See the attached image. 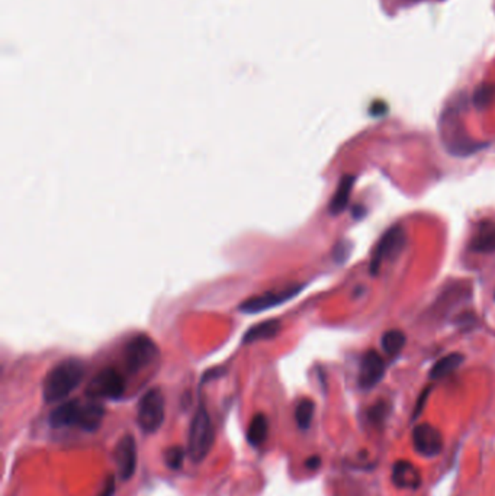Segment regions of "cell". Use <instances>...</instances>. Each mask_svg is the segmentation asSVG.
I'll list each match as a JSON object with an SVG mask.
<instances>
[{
  "mask_svg": "<svg viewBox=\"0 0 495 496\" xmlns=\"http://www.w3.org/2000/svg\"><path fill=\"white\" fill-rule=\"evenodd\" d=\"M84 372V364L79 359H66L55 364L42 385L44 401L54 404L67 398L81 384Z\"/></svg>",
  "mask_w": 495,
  "mask_h": 496,
  "instance_id": "6da1fadb",
  "label": "cell"
},
{
  "mask_svg": "<svg viewBox=\"0 0 495 496\" xmlns=\"http://www.w3.org/2000/svg\"><path fill=\"white\" fill-rule=\"evenodd\" d=\"M215 443V431L208 410L201 406L191 422L188 453L195 463H201L209 455Z\"/></svg>",
  "mask_w": 495,
  "mask_h": 496,
  "instance_id": "7a4b0ae2",
  "label": "cell"
},
{
  "mask_svg": "<svg viewBox=\"0 0 495 496\" xmlns=\"http://www.w3.org/2000/svg\"><path fill=\"white\" fill-rule=\"evenodd\" d=\"M166 417V401L160 389H150L138 404V425L144 433L159 431Z\"/></svg>",
  "mask_w": 495,
  "mask_h": 496,
  "instance_id": "3957f363",
  "label": "cell"
},
{
  "mask_svg": "<svg viewBox=\"0 0 495 496\" xmlns=\"http://www.w3.org/2000/svg\"><path fill=\"white\" fill-rule=\"evenodd\" d=\"M125 390L122 376L114 368L99 372L86 388V395L92 399H117Z\"/></svg>",
  "mask_w": 495,
  "mask_h": 496,
  "instance_id": "277c9868",
  "label": "cell"
},
{
  "mask_svg": "<svg viewBox=\"0 0 495 496\" xmlns=\"http://www.w3.org/2000/svg\"><path fill=\"white\" fill-rule=\"evenodd\" d=\"M405 247V232L401 226H392L384 235L376 246L373 252L371 272L376 275L380 268V264L387 260H394Z\"/></svg>",
  "mask_w": 495,
  "mask_h": 496,
  "instance_id": "5b68a950",
  "label": "cell"
},
{
  "mask_svg": "<svg viewBox=\"0 0 495 496\" xmlns=\"http://www.w3.org/2000/svg\"><path fill=\"white\" fill-rule=\"evenodd\" d=\"M302 286H289L285 289H276L262 293L259 296H253L246 302L240 305V310L246 314H260L267 309H272L282 304L288 302L301 292Z\"/></svg>",
  "mask_w": 495,
  "mask_h": 496,
  "instance_id": "8992f818",
  "label": "cell"
},
{
  "mask_svg": "<svg viewBox=\"0 0 495 496\" xmlns=\"http://www.w3.org/2000/svg\"><path fill=\"white\" fill-rule=\"evenodd\" d=\"M159 350L157 346L154 344L153 339L147 335H137L126 346L125 357L126 366L131 372H138L141 368L147 367L153 363V360L157 357Z\"/></svg>",
  "mask_w": 495,
  "mask_h": 496,
  "instance_id": "52a82bcc",
  "label": "cell"
},
{
  "mask_svg": "<svg viewBox=\"0 0 495 496\" xmlns=\"http://www.w3.org/2000/svg\"><path fill=\"white\" fill-rule=\"evenodd\" d=\"M445 446L440 430L431 424H420L413 430V447L423 457H436Z\"/></svg>",
  "mask_w": 495,
  "mask_h": 496,
  "instance_id": "ba28073f",
  "label": "cell"
},
{
  "mask_svg": "<svg viewBox=\"0 0 495 496\" xmlns=\"http://www.w3.org/2000/svg\"><path fill=\"white\" fill-rule=\"evenodd\" d=\"M385 361L375 350L367 351L360 363L359 385L362 389L375 388L385 375Z\"/></svg>",
  "mask_w": 495,
  "mask_h": 496,
  "instance_id": "9c48e42d",
  "label": "cell"
},
{
  "mask_svg": "<svg viewBox=\"0 0 495 496\" xmlns=\"http://www.w3.org/2000/svg\"><path fill=\"white\" fill-rule=\"evenodd\" d=\"M115 460L121 479H131L137 466V446L133 435H125L121 438L115 448Z\"/></svg>",
  "mask_w": 495,
  "mask_h": 496,
  "instance_id": "30bf717a",
  "label": "cell"
},
{
  "mask_svg": "<svg viewBox=\"0 0 495 496\" xmlns=\"http://www.w3.org/2000/svg\"><path fill=\"white\" fill-rule=\"evenodd\" d=\"M423 477L417 467L407 460H401L394 464L392 484L400 489H418Z\"/></svg>",
  "mask_w": 495,
  "mask_h": 496,
  "instance_id": "8fae6325",
  "label": "cell"
},
{
  "mask_svg": "<svg viewBox=\"0 0 495 496\" xmlns=\"http://www.w3.org/2000/svg\"><path fill=\"white\" fill-rule=\"evenodd\" d=\"M81 405L79 401H68L63 405L55 408L50 414V425L52 428H66V427H77L80 418Z\"/></svg>",
  "mask_w": 495,
  "mask_h": 496,
  "instance_id": "7c38bea8",
  "label": "cell"
},
{
  "mask_svg": "<svg viewBox=\"0 0 495 496\" xmlns=\"http://www.w3.org/2000/svg\"><path fill=\"white\" fill-rule=\"evenodd\" d=\"M104 417H105V409L102 405L95 404V402L81 405L77 427L83 431L93 433L99 427H101Z\"/></svg>",
  "mask_w": 495,
  "mask_h": 496,
  "instance_id": "4fadbf2b",
  "label": "cell"
},
{
  "mask_svg": "<svg viewBox=\"0 0 495 496\" xmlns=\"http://www.w3.org/2000/svg\"><path fill=\"white\" fill-rule=\"evenodd\" d=\"M471 247L476 252H494L495 251V224L483 222L478 226V231L472 239Z\"/></svg>",
  "mask_w": 495,
  "mask_h": 496,
  "instance_id": "5bb4252c",
  "label": "cell"
},
{
  "mask_svg": "<svg viewBox=\"0 0 495 496\" xmlns=\"http://www.w3.org/2000/svg\"><path fill=\"white\" fill-rule=\"evenodd\" d=\"M353 184H355V176L346 175V176L342 177L340 183H338V186L336 189V193H334V196L331 197V201H330V208L329 209H330L331 215L342 214V212L346 209V206L349 204V199H350V195H351Z\"/></svg>",
  "mask_w": 495,
  "mask_h": 496,
  "instance_id": "9a60e30c",
  "label": "cell"
},
{
  "mask_svg": "<svg viewBox=\"0 0 495 496\" xmlns=\"http://www.w3.org/2000/svg\"><path fill=\"white\" fill-rule=\"evenodd\" d=\"M463 360H465V356L460 353L447 354V356L442 357L440 360H437L433 364L431 370H430V379L438 380V379L446 377L450 373H454L458 367H460Z\"/></svg>",
  "mask_w": 495,
  "mask_h": 496,
  "instance_id": "2e32d148",
  "label": "cell"
},
{
  "mask_svg": "<svg viewBox=\"0 0 495 496\" xmlns=\"http://www.w3.org/2000/svg\"><path fill=\"white\" fill-rule=\"evenodd\" d=\"M280 330V322L276 319H271V321H264L260 322L258 325L251 327L247 334L243 337V341L246 344L249 343H256L260 341V339H271L273 338Z\"/></svg>",
  "mask_w": 495,
  "mask_h": 496,
  "instance_id": "e0dca14e",
  "label": "cell"
},
{
  "mask_svg": "<svg viewBox=\"0 0 495 496\" xmlns=\"http://www.w3.org/2000/svg\"><path fill=\"white\" fill-rule=\"evenodd\" d=\"M269 434V421L263 414H258L249 425L247 430V442L253 447H259L266 442Z\"/></svg>",
  "mask_w": 495,
  "mask_h": 496,
  "instance_id": "ac0fdd59",
  "label": "cell"
},
{
  "mask_svg": "<svg viewBox=\"0 0 495 496\" xmlns=\"http://www.w3.org/2000/svg\"><path fill=\"white\" fill-rule=\"evenodd\" d=\"M495 101V84L494 83H483L475 89L472 102L478 110H484L489 108Z\"/></svg>",
  "mask_w": 495,
  "mask_h": 496,
  "instance_id": "d6986e66",
  "label": "cell"
},
{
  "mask_svg": "<svg viewBox=\"0 0 495 496\" xmlns=\"http://www.w3.org/2000/svg\"><path fill=\"white\" fill-rule=\"evenodd\" d=\"M405 346V334L400 330H391L382 337V348L388 356H397Z\"/></svg>",
  "mask_w": 495,
  "mask_h": 496,
  "instance_id": "ffe728a7",
  "label": "cell"
},
{
  "mask_svg": "<svg viewBox=\"0 0 495 496\" xmlns=\"http://www.w3.org/2000/svg\"><path fill=\"white\" fill-rule=\"evenodd\" d=\"M314 410H316V405L308 398L300 401V404L296 405L295 419L301 430H308L311 427V422H313L314 418Z\"/></svg>",
  "mask_w": 495,
  "mask_h": 496,
  "instance_id": "44dd1931",
  "label": "cell"
},
{
  "mask_svg": "<svg viewBox=\"0 0 495 496\" xmlns=\"http://www.w3.org/2000/svg\"><path fill=\"white\" fill-rule=\"evenodd\" d=\"M183 460H185V450H183L180 446H175L166 450L164 462L171 469H179Z\"/></svg>",
  "mask_w": 495,
  "mask_h": 496,
  "instance_id": "7402d4cb",
  "label": "cell"
},
{
  "mask_svg": "<svg viewBox=\"0 0 495 496\" xmlns=\"http://www.w3.org/2000/svg\"><path fill=\"white\" fill-rule=\"evenodd\" d=\"M388 417V404L380 401L376 402L369 410H367V419H369L373 425H380Z\"/></svg>",
  "mask_w": 495,
  "mask_h": 496,
  "instance_id": "603a6c76",
  "label": "cell"
},
{
  "mask_svg": "<svg viewBox=\"0 0 495 496\" xmlns=\"http://www.w3.org/2000/svg\"><path fill=\"white\" fill-rule=\"evenodd\" d=\"M350 252H351V244L349 241H342V243L336 247L334 256L337 261H346V259L350 256Z\"/></svg>",
  "mask_w": 495,
  "mask_h": 496,
  "instance_id": "cb8c5ba5",
  "label": "cell"
},
{
  "mask_svg": "<svg viewBox=\"0 0 495 496\" xmlns=\"http://www.w3.org/2000/svg\"><path fill=\"white\" fill-rule=\"evenodd\" d=\"M114 492H115V480H114V477H109L102 493L99 496H112L114 495Z\"/></svg>",
  "mask_w": 495,
  "mask_h": 496,
  "instance_id": "d4e9b609",
  "label": "cell"
},
{
  "mask_svg": "<svg viewBox=\"0 0 495 496\" xmlns=\"http://www.w3.org/2000/svg\"><path fill=\"white\" fill-rule=\"evenodd\" d=\"M320 464H321V459H320L318 456H313V457H309V459L307 460V463H305V466L308 467V469H309V470H316V469H318V467H320Z\"/></svg>",
  "mask_w": 495,
  "mask_h": 496,
  "instance_id": "484cf974",
  "label": "cell"
}]
</instances>
